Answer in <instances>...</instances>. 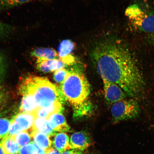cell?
<instances>
[{"label":"cell","instance_id":"1","mask_svg":"<svg viewBox=\"0 0 154 154\" xmlns=\"http://www.w3.org/2000/svg\"><path fill=\"white\" fill-rule=\"evenodd\" d=\"M90 55L103 81L116 84L134 99L143 94L146 82L143 74L131 50L123 40L106 37L96 40Z\"/></svg>","mask_w":154,"mask_h":154},{"label":"cell","instance_id":"2","mask_svg":"<svg viewBox=\"0 0 154 154\" xmlns=\"http://www.w3.org/2000/svg\"><path fill=\"white\" fill-rule=\"evenodd\" d=\"M19 91L21 95L32 94L39 107H48L57 101L63 103L65 99L60 88L45 77H26L21 82Z\"/></svg>","mask_w":154,"mask_h":154},{"label":"cell","instance_id":"3","mask_svg":"<svg viewBox=\"0 0 154 154\" xmlns=\"http://www.w3.org/2000/svg\"><path fill=\"white\" fill-rule=\"evenodd\" d=\"M59 88L64 99L74 106L77 113L80 114L85 112L90 94V86L82 73L74 70L69 72Z\"/></svg>","mask_w":154,"mask_h":154},{"label":"cell","instance_id":"4","mask_svg":"<svg viewBox=\"0 0 154 154\" xmlns=\"http://www.w3.org/2000/svg\"><path fill=\"white\" fill-rule=\"evenodd\" d=\"M144 9L137 4H134L128 7L125 14L135 29L152 33L154 32V11Z\"/></svg>","mask_w":154,"mask_h":154},{"label":"cell","instance_id":"5","mask_svg":"<svg viewBox=\"0 0 154 154\" xmlns=\"http://www.w3.org/2000/svg\"><path fill=\"white\" fill-rule=\"evenodd\" d=\"M110 111L112 122L115 124L137 119L141 109L137 99L131 98L113 103L111 105Z\"/></svg>","mask_w":154,"mask_h":154},{"label":"cell","instance_id":"6","mask_svg":"<svg viewBox=\"0 0 154 154\" xmlns=\"http://www.w3.org/2000/svg\"><path fill=\"white\" fill-rule=\"evenodd\" d=\"M35 115L34 112L19 113L11 119L8 135H14L32 128Z\"/></svg>","mask_w":154,"mask_h":154},{"label":"cell","instance_id":"7","mask_svg":"<svg viewBox=\"0 0 154 154\" xmlns=\"http://www.w3.org/2000/svg\"><path fill=\"white\" fill-rule=\"evenodd\" d=\"M105 98L108 105L126 99L128 95L120 86L114 83L103 81Z\"/></svg>","mask_w":154,"mask_h":154},{"label":"cell","instance_id":"8","mask_svg":"<svg viewBox=\"0 0 154 154\" xmlns=\"http://www.w3.org/2000/svg\"><path fill=\"white\" fill-rule=\"evenodd\" d=\"M91 140L88 134L84 132L73 134L71 136L70 144L71 149L82 152L91 145Z\"/></svg>","mask_w":154,"mask_h":154},{"label":"cell","instance_id":"9","mask_svg":"<svg viewBox=\"0 0 154 154\" xmlns=\"http://www.w3.org/2000/svg\"><path fill=\"white\" fill-rule=\"evenodd\" d=\"M48 120L51 128L55 132L65 133L70 130L64 116L60 112L51 115Z\"/></svg>","mask_w":154,"mask_h":154},{"label":"cell","instance_id":"10","mask_svg":"<svg viewBox=\"0 0 154 154\" xmlns=\"http://www.w3.org/2000/svg\"><path fill=\"white\" fill-rule=\"evenodd\" d=\"M36 66L38 70L45 73L55 72L64 68L66 64L60 59L36 61Z\"/></svg>","mask_w":154,"mask_h":154},{"label":"cell","instance_id":"11","mask_svg":"<svg viewBox=\"0 0 154 154\" xmlns=\"http://www.w3.org/2000/svg\"><path fill=\"white\" fill-rule=\"evenodd\" d=\"M31 55L35 58L36 61L49 60L57 59L59 57L58 54L53 48L40 47L36 48L33 50Z\"/></svg>","mask_w":154,"mask_h":154},{"label":"cell","instance_id":"12","mask_svg":"<svg viewBox=\"0 0 154 154\" xmlns=\"http://www.w3.org/2000/svg\"><path fill=\"white\" fill-rule=\"evenodd\" d=\"M62 103L61 102H55L48 107H38L34 112L36 117H40L48 120L51 115L60 112L62 110Z\"/></svg>","mask_w":154,"mask_h":154},{"label":"cell","instance_id":"13","mask_svg":"<svg viewBox=\"0 0 154 154\" xmlns=\"http://www.w3.org/2000/svg\"><path fill=\"white\" fill-rule=\"evenodd\" d=\"M31 136L38 147L46 151L52 146L51 137L38 131L32 130Z\"/></svg>","mask_w":154,"mask_h":154},{"label":"cell","instance_id":"14","mask_svg":"<svg viewBox=\"0 0 154 154\" xmlns=\"http://www.w3.org/2000/svg\"><path fill=\"white\" fill-rule=\"evenodd\" d=\"M52 146L61 153L71 149L69 136L64 132L57 133L54 136Z\"/></svg>","mask_w":154,"mask_h":154},{"label":"cell","instance_id":"15","mask_svg":"<svg viewBox=\"0 0 154 154\" xmlns=\"http://www.w3.org/2000/svg\"><path fill=\"white\" fill-rule=\"evenodd\" d=\"M22 99L19 107V113L34 112L38 107L33 95L30 93L23 94Z\"/></svg>","mask_w":154,"mask_h":154},{"label":"cell","instance_id":"16","mask_svg":"<svg viewBox=\"0 0 154 154\" xmlns=\"http://www.w3.org/2000/svg\"><path fill=\"white\" fill-rule=\"evenodd\" d=\"M32 130L38 131L51 137L57 133L51 128L48 120L40 117H36L35 119Z\"/></svg>","mask_w":154,"mask_h":154},{"label":"cell","instance_id":"17","mask_svg":"<svg viewBox=\"0 0 154 154\" xmlns=\"http://www.w3.org/2000/svg\"><path fill=\"white\" fill-rule=\"evenodd\" d=\"M6 154H18L20 147L17 143L13 135H8L1 140Z\"/></svg>","mask_w":154,"mask_h":154},{"label":"cell","instance_id":"18","mask_svg":"<svg viewBox=\"0 0 154 154\" xmlns=\"http://www.w3.org/2000/svg\"><path fill=\"white\" fill-rule=\"evenodd\" d=\"M74 42L70 40H65L60 44L58 47V55L60 59L70 55L75 48Z\"/></svg>","mask_w":154,"mask_h":154},{"label":"cell","instance_id":"19","mask_svg":"<svg viewBox=\"0 0 154 154\" xmlns=\"http://www.w3.org/2000/svg\"><path fill=\"white\" fill-rule=\"evenodd\" d=\"M30 1V0H0V10L12 8Z\"/></svg>","mask_w":154,"mask_h":154},{"label":"cell","instance_id":"20","mask_svg":"<svg viewBox=\"0 0 154 154\" xmlns=\"http://www.w3.org/2000/svg\"><path fill=\"white\" fill-rule=\"evenodd\" d=\"M13 136L15 141L20 147L30 143L32 138L27 131H23Z\"/></svg>","mask_w":154,"mask_h":154},{"label":"cell","instance_id":"21","mask_svg":"<svg viewBox=\"0 0 154 154\" xmlns=\"http://www.w3.org/2000/svg\"><path fill=\"white\" fill-rule=\"evenodd\" d=\"M14 27L5 23L0 20V38H6L14 32Z\"/></svg>","mask_w":154,"mask_h":154},{"label":"cell","instance_id":"22","mask_svg":"<svg viewBox=\"0 0 154 154\" xmlns=\"http://www.w3.org/2000/svg\"><path fill=\"white\" fill-rule=\"evenodd\" d=\"M11 120L5 118H0V140L8 134Z\"/></svg>","mask_w":154,"mask_h":154},{"label":"cell","instance_id":"23","mask_svg":"<svg viewBox=\"0 0 154 154\" xmlns=\"http://www.w3.org/2000/svg\"><path fill=\"white\" fill-rule=\"evenodd\" d=\"M38 151V146L34 142L21 147L18 154H36Z\"/></svg>","mask_w":154,"mask_h":154},{"label":"cell","instance_id":"24","mask_svg":"<svg viewBox=\"0 0 154 154\" xmlns=\"http://www.w3.org/2000/svg\"><path fill=\"white\" fill-rule=\"evenodd\" d=\"M9 98V92L5 86H0V110L6 105Z\"/></svg>","mask_w":154,"mask_h":154},{"label":"cell","instance_id":"25","mask_svg":"<svg viewBox=\"0 0 154 154\" xmlns=\"http://www.w3.org/2000/svg\"><path fill=\"white\" fill-rule=\"evenodd\" d=\"M69 71L64 68L55 71L54 75V79L58 83H62L68 75Z\"/></svg>","mask_w":154,"mask_h":154},{"label":"cell","instance_id":"26","mask_svg":"<svg viewBox=\"0 0 154 154\" xmlns=\"http://www.w3.org/2000/svg\"><path fill=\"white\" fill-rule=\"evenodd\" d=\"M7 67V62L4 55L0 52V79L2 80L4 77Z\"/></svg>","mask_w":154,"mask_h":154},{"label":"cell","instance_id":"27","mask_svg":"<svg viewBox=\"0 0 154 154\" xmlns=\"http://www.w3.org/2000/svg\"><path fill=\"white\" fill-rule=\"evenodd\" d=\"M60 154H84L82 152L73 149H70L63 152Z\"/></svg>","mask_w":154,"mask_h":154},{"label":"cell","instance_id":"28","mask_svg":"<svg viewBox=\"0 0 154 154\" xmlns=\"http://www.w3.org/2000/svg\"><path fill=\"white\" fill-rule=\"evenodd\" d=\"M46 154H60L61 153L54 147L49 148L45 151Z\"/></svg>","mask_w":154,"mask_h":154},{"label":"cell","instance_id":"29","mask_svg":"<svg viewBox=\"0 0 154 154\" xmlns=\"http://www.w3.org/2000/svg\"><path fill=\"white\" fill-rule=\"evenodd\" d=\"M147 40L149 43L154 45V32L149 35L147 36Z\"/></svg>","mask_w":154,"mask_h":154},{"label":"cell","instance_id":"30","mask_svg":"<svg viewBox=\"0 0 154 154\" xmlns=\"http://www.w3.org/2000/svg\"><path fill=\"white\" fill-rule=\"evenodd\" d=\"M36 154H46V153L45 151L38 147V151Z\"/></svg>","mask_w":154,"mask_h":154},{"label":"cell","instance_id":"31","mask_svg":"<svg viewBox=\"0 0 154 154\" xmlns=\"http://www.w3.org/2000/svg\"><path fill=\"white\" fill-rule=\"evenodd\" d=\"M0 154H6L3 149L1 141L0 142Z\"/></svg>","mask_w":154,"mask_h":154},{"label":"cell","instance_id":"32","mask_svg":"<svg viewBox=\"0 0 154 154\" xmlns=\"http://www.w3.org/2000/svg\"><path fill=\"white\" fill-rule=\"evenodd\" d=\"M8 111L6 110L5 111L2 112H0V117L3 116L5 115L7 113Z\"/></svg>","mask_w":154,"mask_h":154},{"label":"cell","instance_id":"33","mask_svg":"<svg viewBox=\"0 0 154 154\" xmlns=\"http://www.w3.org/2000/svg\"><path fill=\"white\" fill-rule=\"evenodd\" d=\"M2 80L0 79V82H2Z\"/></svg>","mask_w":154,"mask_h":154},{"label":"cell","instance_id":"34","mask_svg":"<svg viewBox=\"0 0 154 154\" xmlns=\"http://www.w3.org/2000/svg\"><path fill=\"white\" fill-rule=\"evenodd\" d=\"M30 1H32V0H30Z\"/></svg>","mask_w":154,"mask_h":154}]
</instances>
